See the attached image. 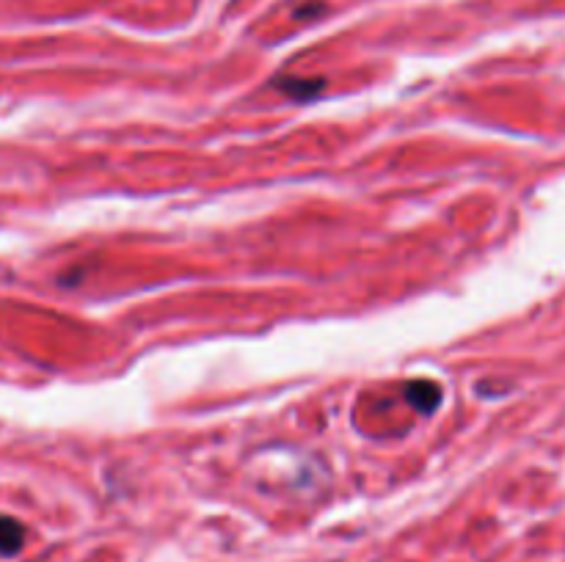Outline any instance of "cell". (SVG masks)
I'll return each mask as SVG.
<instances>
[{
  "mask_svg": "<svg viewBox=\"0 0 565 562\" xmlns=\"http://www.w3.org/2000/svg\"><path fill=\"white\" fill-rule=\"evenodd\" d=\"M273 85L285 91L290 100H312L326 88V80L323 77H293V75H285V77H276Z\"/></svg>",
  "mask_w": 565,
  "mask_h": 562,
  "instance_id": "obj_1",
  "label": "cell"
},
{
  "mask_svg": "<svg viewBox=\"0 0 565 562\" xmlns=\"http://www.w3.org/2000/svg\"><path fill=\"white\" fill-rule=\"evenodd\" d=\"M406 400L419 414H430L441 403V389L433 381H411V384H406Z\"/></svg>",
  "mask_w": 565,
  "mask_h": 562,
  "instance_id": "obj_2",
  "label": "cell"
},
{
  "mask_svg": "<svg viewBox=\"0 0 565 562\" xmlns=\"http://www.w3.org/2000/svg\"><path fill=\"white\" fill-rule=\"evenodd\" d=\"M25 546V527L12 518V516H0V557H15Z\"/></svg>",
  "mask_w": 565,
  "mask_h": 562,
  "instance_id": "obj_3",
  "label": "cell"
}]
</instances>
